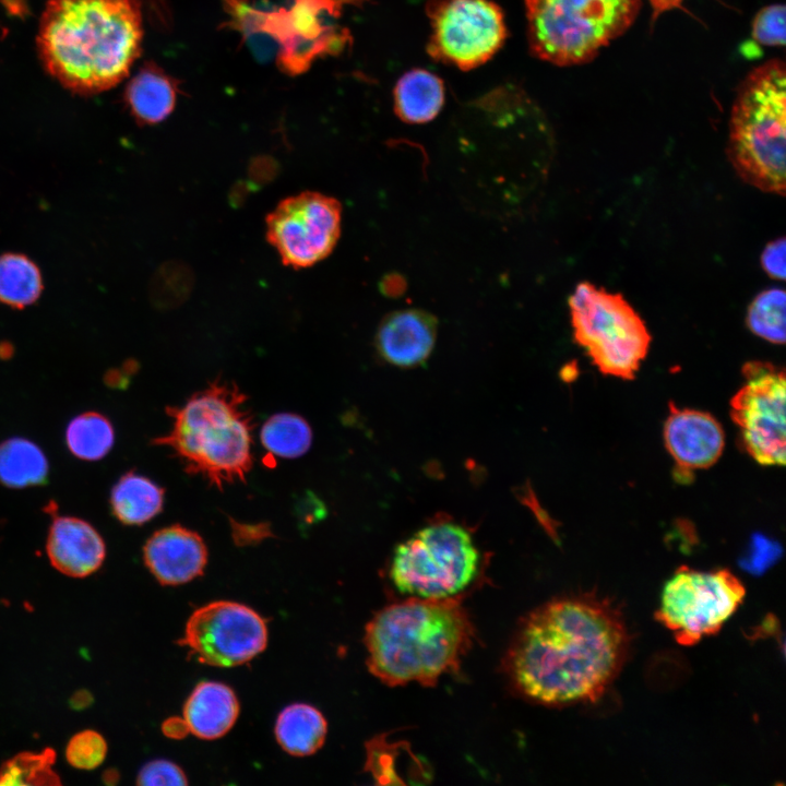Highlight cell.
Wrapping results in <instances>:
<instances>
[{
	"label": "cell",
	"mask_w": 786,
	"mask_h": 786,
	"mask_svg": "<svg viewBox=\"0 0 786 786\" xmlns=\"http://www.w3.org/2000/svg\"><path fill=\"white\" fill-rule=\"evenodd\" d=\"M69 451L83 461H98L115 443V429L108 417L98 412H84L70 420L66 429Z\"/></svg>",
	"instance_id": "25"
},
{
	"label": "cell",
	"mask_w": 786,
	"mask_h": 786,
	"mask_svg": "<svg viewBox=\"0 0 786 786\" xmlns=\"http://www.w3.org/2000/svg\"><path fill=\"white\" fill-rule=\"evenodd\" d=\"M568 305L574 340L597 369L606 376L633 379L652 341L634 308L621 294L586 281L576 285Z\"/></svg>",
	"instance_id": "7"
},
{
	"label": "cell",
	"mask_w": 786,
	"mask_h": 786,
	"mask_svg": "<svg viewBox=\"0 0 786 786\" xmlns=\"http://www.w3.org/2000/svg\"><path fill=\"white\" fill-rule=\"evenodd\" d=\"M235 382L216 378L181 406H167L170 430L152 440L166 446L191 475L219 490L246 483L253 465L254 416Z\"/></svg>",
	"instance_id": "4"
},
{
	"label": "cell",
	"mask_w": 786,
	"mask_h": 786,
	"mask_svg": "<svg viewBox=\"0 0 786 786\" xmlns=\"http://www.w3.org/2000/svg\"><path fill=\"white\" fill-rule=\"evenodd\" d=\"M342 206L329 195L306 191L281 201L266 217V238L294 269L325 259L341 234Z\"/></svg>",
	"instance_id": "13"
},
{
	"label": "cell",
	"mask_w": 786,
	"mask_h": 786,
	"mask_svg": "<svg viewBox=\"0 0 786 786\" xmlns=\"http://www.w3.org/2000/svg\"><path fill=\"white\" fill-rule=\"evenodd\" d=\"M239 714V702L231 688L215 681L200 682L183 706L189 731L205 740L227 734Z\"/></svg>",
	"instance_id": "19"
},
{
	"label": "cell",
	"mask_w": 786,
	"mask_h": 786,
	"mask_svg": "<svg viewBox=\"0 0 786 786\" xmlns=\"http://www.w3.org/2000/svg\"><path fill=\"white\" fill-rule=\"evenodd\" d=\"M107 743L95 730H83L75 734L68 742L66 758L68 762L81 770H93L106 758Z\"/></svg>",
	"instance_id": "30"
},
{
	"label": "cell",
	"mask_w": 786,
	"mask_h": 786,
	"mask_svg": "<svg viewBox=\"0 0 786 786\" xmlns=\"http://www.w3.org/2000/svg\"><path fill=\"white\" fill-rule=\"evenodd\" d=\"M164 488L129 471L114 485L109 504L112 515L124 525H142L160 513Z\"/></svg>",
	"instance_id": "21"
},
{
	"label": "cell",
	"mask_w": 786,
	"mask_h": 786,
	"mask_svg": "<svg viewBox=\"0 0 786 786\" xmlns=\"http://www.w3.org/2000/svg\"><path fill=\"white\" fill-rule=\"evenodd\" d=\"M266 643L265 620L252 608L229 600L212 602L194 610L179 641L200 663L216 667L245 664Z\"/></svg>",
	"instance_id": "14"
},
{
	"label": "cell",
	"mask_w": 786,
	"mask_h": 786,
	"mask_svg": "<svg viewBox=\"0 0 786 786\" xmlns=\"http://www.w3.org/2000/svg\"><path fill=\"white\" fill-rule=\"evenodd\" d=\"M473 640L472 621L454 597H409L384 607L368 622L367 665L391 686H430L457 669Z\"/></svg>",
	"instance_id": "3"
},
{
	"label": "cell",
	"mask_w": 786,
	"mask_h": 786,
	"mask_svg": "<svg viewBox=\"0 0 786 786\" xmlns=\"http://www.w3.org/2000/svg\"><path fill=\"white\" fill-rule=\"evenodd\" d=\"M163 733L170 738L180 739L187 736L190 731L183 717H170L163 723Z\"/></svg>",
	"instance_id": "35"
},
{
	"label": "cell",
	"mask_w": 786,
	"mask_h": 786,
	"mask_svg": "<svg viewBox=\"0 0 786 786\" xmlns=\"http://www.w3.org/2000/svg\"><path fill=\"white\" fill-rule=\"evenodd\" d=\"M745 383L730 400V416L746 452L760 465L785 464L786 381L782 368L766 361L742 367Z\"/></svg>",
	"instance_id": "11"
},
{
	"label": "cell",
	"mask_w": 786,
	"mask_h": 786,
	"mask_svg": "<svg viewBox=\"0 0 786 786\" xmlns=\"http://www.w3.org/2000/svg\"><path fill=\"white\" fill-rule=\"evenodd\" d=\"M144 563L163 585H180L203 574L207 548L194 531L172 524L154 532L143 547Z\"/></svg>",
	"instance_id": "17"
},
{
	"label": "cell",
	"mask_w": 786,
	"mask_h": 786,
	"mask_svg": "<svg viewBox=\"0 0 786 786\" xmlns=\"http://www.w3.org/2000/svg\"><path fill=\"white\" fill-rule=\"evenodd\" d=\"M326 731L327 723L322 713L305 703L286 706L275 723L277 742L286 752L296 757L317 752L324 743Z\"/></svg>",
	"instance_id": "23"
},
{
	"label": "cell",
	"mask_w": 786,
	"mask_h": 786,
	"mask_svg": "<svg viewBox=\"0 0 786 786\" xmlns=\"http://www.w3.org/2000/svg\"><path fill=\"white\" fill-rule=\"evenodd\" d=\"M43 289L38 267L22 254L0 257V301L23 308L33 303Z\"/></svg>",
	"instance_id": "26"
},
{
	"label": "cell",
	"mask_w": 786,
	"mask_h": 786,
	"mask_svg": "<svg viewBox=\"0 0 786 786\" xmlns=\"http://www.w3.org/2000/svg\"><path fill=\"white\" fill-rule=\"evenodd\" d=\"M48 475V460L33 441L13 437L0 443L1 485L12 489L43 486Z\"/></svg>",
	"instance_id": "24"
},
{
	"label": "cell",
	"mask_w": 786,
	"mask_h": 786,
	"mask_svg": "<svg viewBox=\"0 0 786 786\" xmlns=\"http://www.w3.org/2000/svg\"><path fill=\"white\" fill-rule=\"evenodd\" d=\"M666 450L681 474L705 469L723 454L725 433L722 425L710 413L678 408L670 403L664 424Z\"/></svg>",
	"instance_id": "15"
},
{
	"label": "cell",
	"mask_w": 786,
	"mask_h": 786,
	"mask_svg": "<svg viewBox=\"0 0 786 786\" xmlns=\"http://www.w3.org/2000/svg\"><path fill=\"white\" fill-rule=\"evenodd\" d=\"M785 249V237H779L770 241L761 252V267L773 279L784 281L786 277Z\"/></svg>",
	"instance_id": "33"
},
{
	"label": "cell",
	"mask_w": 786,
	"mask_h": 786,
	"mask_svg": "<svg viewBox=\"0 0 786 786\" xmlns=\"http://www.w3.org/2000/svg\"><path fill=\"white\" fill-rule=\"evenodd\" d=\"M55 760L52 749L19 753L0 767V785H59L60 778L52 770Z\"/></svg>",
	"instance_id": "29"
},
{
	"label": "cell",
	"mask_w": 786,
	"mask_h": 786,
	"mask_svg": "<svg viewBox=\"0 0 786 786\" xmlns=\"http://www.w3.org/2000/svg\"><path fill=\"white\" fill-rule=\"evenodd\" d=\"M348 0H294L276 11H259L246 2L228 0L233 15L249 34H266L281 46L278 59L288 71H299L319 53L331 51L340 34L333 21Z\"/></svg>",
	"instance_id": "10"
},
{
	"label": "cell",
	"mask_w": 786,
	"mask_h": 786,
	"mask_svg": "<svg viewBox=\"0 0 786 786\" xmlns=\"http://www.w3.org/2000/svg\"><path fill=\"white\" fill-rule=\"evenodd\" d=\"M428 13L430 55L460 69L483 64L504 43V17L490 0H434Z\"/></svg>",
	"instance_id": "12"
},
{
	"label": "cell",
	"mask_w": 786,
	"mask_h": 786,
	"mask_svg": "<svg viewBox=\"0 0 786 786\" xmlns=\"http://www.w3.org/2000/svg\"><path fill=\"white\" fill-rule=\"evenodd\" d=\"M444 85L433 73L416 69L406 72L394 88V109L408 123L429 122L444 104Z\"/></svg>",
	"instance_id": "22"
},
{
	"label": "cell",
	"mask_w": 786,
	"mask_h": 786,
	"mask_svg": "<svg viewBox=\"0 0 786 786\" xmlns=\"http://www.w3.org/2000/svg\"><path fill=\"white\" fill-rule=\"evenodd\" d=\"M231 536L236 545L248 546L262 541L274 536L270 523H241L229 517Z\"/></svg>",
	"instance_id": "34"
},
{
	"label": "cell",
	"mask_w": 786,
	"mask_h": 786,
	"mask_svg": "<svg viewBox=\"0 0 786 786\" xmlns=\"http://www.w3.org/2000/svg\"><path fill=\"white\" fill-rule=\"evenodd\" d=\"M641 4L642 0H525L531 50L560 67L590 62L627 32Z\"/></svg>",
	"instance_id": "6"
},
{
	"label": "cell",
	"mask_w": 786,
	"mask_h": 786,
	"mask_svg": "<svg viewBox=\"0 0 786 786\" xmlns=\"http://www.w3.org/2000/svg\"><path fill=\"white\" fill-rule=\"evenodd\" d=\"M746 324L751 333L776 345L785 343L786 295L778 287L759 293L750 302Z\"/></svg>",
	"instance_id": "28"
},
{
	"label": "cell",
	"mask_w": 786,
	"mask_h": 786,
	"mask_svg": "<svg viewBox=\"0 0 786 786\" xmlns=\"http://www.w3.org/2000/svg\"><path fill=\"white\" fill-rule=\"evenodd\" d=\"M437 337L436 318L421 309H403L389 313L380 322L376 348L389 364L412 368L430 356Z\"/></svg>",
	"instance_id": "18"
},
{
	"label": "cell",
	"mask_w": 786,
	"mask_h": 786,
	"mask_svg": "<svg viewBox=\"0 0 786 786\" xmlns=\"http://www.w3.org/2000/svg\"><path fill=\"white\" fill-rule=\"evenodd\" d=\"M177 98L175 81L154 64L144 66L130 81L126 99L131 114L143 124L165 120Z\"/></svg>",
	"instance_id": "20"
},
{
	"label": "cell",
	"mask_w": 786,
	"mask_h": 786,
	"mask_svg": "<svg viewBox=\"0 0 786 786\" xmlns=\"http://www.w3.org/2000/svg\"><path fill=\"white\" fill-rule=\"evenodd\" d=\"M745 596L743 584L727 569L681 567L664 585L655 617L679 644L691 646L717 633Z\"/></svg>",
	"instance_id": "9"
},
{
	"label": "cell",
	"mask_w": 786,
	"mask_h": 786,
	"mask_svg": "<svg viewBox=\"0 0 786 786\" xmlns=\"http://www.w3.org/2000/svg\"><path fill=\"white\" fill-rule=\"evenodd\" d=\"M727 157L736 174L766 193L786 191V68L779 59L753 69L733 103Z\"/></svg>",
	"instance_id": "5"
},
{
	"label": "cell",
	"mask_w": 786,
	"mask_h": 786,
	"mask_svg": "<svg viewBox=\"0 0 786 786\" xmlns=\"http://www.w3.org/2000/svg\"><path fill=\"white\" fill-rule=\"evenodd\" d=\"M785 5L771 4L762 8L752 22V38L762 46L785 45Z\"/></svg>",
	"instance_id": "31"
},
{
	"label": "cell",
	"mask_w": 786,
	"mask_h": 786,
	"mask_svg": "<svg viewBox=\"0 0 786 786\" xmlns=\"http://www.w3.org/2000/svg\"><path fill=\"white\" fill-rule=\"evenodd\" d=\"M136 783L142 786H182L188 784L180 766L168 760H154L139 772Z\"/></svg>",
	"instance_id": "32"
},
{
	"label": "cell",
	"mask_w": 786,
	"mask_h": 786,
	"mask_svg": "<svg viewBox=\"0 0 786 786\" xmlns=\"http://www.w3.org/2000/svg\"><path fill=\"white\" fill-rule=\"evenodd\" d=\"M630 635L620 609L596 594L552 599L520 624L505 671L526 699L549 706L598 701L622 669Z\"/></svg>",
	"instance_id": "1"
},
{
	"label": "cell",
	"mask_w": 786,
	"mask_h": 786,
	"mask_svg": "<svg viewBox=\"0 0 786 786\" xmlns=\"http://www.w3.org/2000/svg\"><path fill=\"white\" fill-rule=\"evenodd\" d=\"M44 510L51 517L46 551L52 567L72 577L97 571L106 557L105 541L97 529L83 519L59 515L53 500Z\"/></svg>",
	"instance_id": "16"
},
{
	"label": "cell",
	"mask_w": 786,
	"mask_h": 786,
	"mask_svg": "<svg viewBox=\"0 0 786 786\" xmlns=\"http://www.w3.org/2000/svg\"><path fill=\"white\" fill-rule=\"evenodd\" d=\"M93 698L87 691H79L76 692L72 699L71 704L72 706L76 708H82L83 706L88 705L92 702Z\"/></svg>",
	"instance_id": "37"
},
{
	"label": "cell",
	"mask_w": 786,
	"mask_h": 786,
	"mask_svg": "<svg viewBox=\"0 0 786 786\" xmlns=\"http://www.w3.org/2000/svg\"><path fill=\"white\" fill-rule=\"evenodd\" d=\"M142 34L138 0H49L37 47L53 79L90 95L116 86L129 74Z\"/></svg>",
	"instance_id": "2"
},
{
	"label": "cell",
	"mask_w": 786,
	"mask_h": 786,
	"mask_svg": "<svg viewBox=\"0 0 786 786\" xmlns=\"http://www.w3.org/2000/svg\"><path fill=\"white\" fill-rule=\"evenodd\" d=\"M260 439L271 454L295 458L309 450L312 431L303 417L293 413H278L263 424Z\"/></svg>",
	"instance_id": "27"
},
{
	"label": "cell",
	"mask_w": 786,
	"mask_h": 786,
	"mask_svg": "<svg viewBox=\"0 0 786 786\" xmlns=\"http://www.w3.org/2000/svg\"><path fill=\"white\" fill-rule=\"evenodd\" d=\"M479 552L471 534L453 523L432 524L394 550L390 576L403 594L418 598H452L474 580Z\"/></svg>",
	"instance_id": "8"
},
{
	"label": "cell",
	"mask_w": 786,
	"mask_h": 786,
	"mask_svg": "<svg viewBox=\"0 0 786 786\" xmlns=\"http://www.w3.org/2000/svg\"><path fill=\"white\" fill-rule=\"evenodd\" d=\"M405 287V281L397 274L386 275L381 283L383 294L391 297L401 295Z\"/></svg>",
	"instance_id": "36"
}]
</instances>
